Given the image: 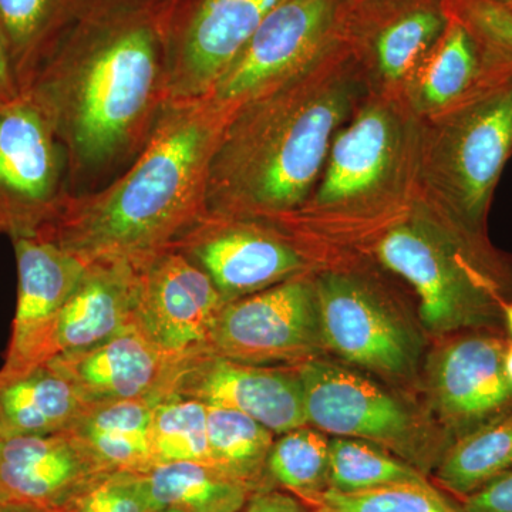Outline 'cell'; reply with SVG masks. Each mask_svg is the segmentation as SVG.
Here are the masks:
<instances>
[{
  "mask_svg": "<svg viewBox=\"0 0 512 512\" xmlns=\"http://www.w3.org/2000/svg\"><path fill=\"white\" fill-rule=\"evenodd\" d=\"M174 0H87L23 96L45 113L69 160L70 197L116 180L168 104Z\"/></svg>",
  "mask_w": 512,
  "mask_h": 512,
  "instance_id": "obj_1",
  "label": "cell"
},
{
  "mask_svg": "<svg viewBox=\"0 0 512 512\" xmlns=\"http://www.w3.org/2000/svg\"><path fill=\"white\" fill-rule=\"evenodd\" d=\"M375 92L350 39L229 114L208 165L204 215L276 222L311 197L333 138Z\"/></svg>",
  "mask_w": 512,
  "mask_h": 512,
  "instance_id": "obj_2",
  "label": "cell"
},
{
  "mask_svg": "<svg viewBox=\"0 0 512 512\" xmlns=\"http://www.w3.org/2000/svg\"><path fill=\"white\" fill-rule=\"evenodd\" d=\"M227 119L205 99L167 104L133 164L100 190L70 197L36 237L87 262L141 261L173 247L204 215L208 165Z\"/></svg>",
  "mask_w": 512,
  "mask_h": 512,
  "instance_id": "obj_3",
  "label": "cell"
},
{
  "mask_svg": "<svg viewBox=\"0 0 512 512\" xmlns=\"http://www.w3.org/2000/svg\"><path fill=\"white\" fill-rule=\"evenodd\" d=\"M421 119L402 94L372 92L333 138L311 197L274 222L296 241L325 231L384 229L417 197Z\"/></svg>",
  "mask_w": 512,
  "mask_h": 512,
  "instance_id": "obj_4",
  "label": "cell"
},
{
  "mask_svg": "<svg viewBox=\"0 0 512 512\" xmlns=\"http://www.w3.org/2000/svg\"><path fill=\"white\" fill-rule=\"evenodd\" d=\"M377 258L413 286L424 328L436 336L504 332L512 302V261L417 195L409 211L377 239ZM508 335V333H507Z\"/></svg>",
  "mask_w": 512,
  "mask_h": 512,
  "instance_id": "obj_5",
  "label": "cell"
},
{
  "mask_svg": "<svg viewBox=\"0 0 512 512\" xmlns=\"http://www.w3.org/2000/svg\"><path fill=\"white\" fill-rule=\"evenodd\" d=\"M512 156V64L485 69L473 89L421 120L417 195L458 227L488 238L495 187Z\"/></svg>",
  "mask_w": 512,
  "mask_h": 512,
  "instance_id": "obj_6",
  "label": "cell"
},
{
  "mask_svg": "<svg viewBox=\"0 0 512 512\" xmlns=\"http://www.w3.org/2000/svg\"><path fill=\"white\" fill-rule=\"evenodd\" d=\"M296 367L308 424L322 433L376 444L427 477L453 444L409 404L346 367L319 359Z\"/></svg>",
  "mask_w": 512,
  "mask_h": 512,
  "instance_id": "obj_7",
  "label": "cell"
},
{
  "mask_svg": "<svg viewBox=\"0 0 512 512\" xmlns=\"http://www.w3.org/2000/svg\"><path fill=\"white\" fill-rule=\"evenodd\" d=\"M360 0H284L261 23L205 100L229 114L348 42Z\"/></svg>",
  "mask_w": 512,
  "mask_h": 512,
  "instance_id": "obj_8",
  "label": "cell"
},
{
  "mask_svg": "<svg viewBox=\"0 0 512 512\" xmlns=\"http://www.w3.org/2000/svg\"><path fill=\"white\" fill-rule=\"evenodd\" d=\"M70 198L69 160L28 96L0 106V217L10 238L36 237Z\"/></svg>",
  "mask_w": 512,
  "mask_h": 512,
  "instance_id": "obj_9",
  "label": "cell"
},
{
  "mask_svg": "<svg viewBox=\"0 0 512 512\" xmlns=\"http://www.w3.org/2000/svg\"><path fill=\"white\" fill-rule=\"evenodd\" d=\"M315 279L299 275L225 303L207 352L251 365H302L325 348Z\"/></svg>",
  "mask_w": 512,
  "mask_h": 512,
  "instance_id": "obj_10",
  "label": "cell"
},
{
  "mask_svg": "<svg viewBox=\"0 0 512 512\" xmlns=\"http://www.w3.org/2000/svg\"><path fill=\"white\" fill-rule=\"evenodd\" d=\"M227 302L308 274L301 242L274 222L202 215L173 245Z\"/></svg>",
  "mask_w": 512,
  "mask_h": 512,
  "instance_id": "obj_11",
  "label": "cell"
},
{
  "mask_svg": "<svg viewBox=\"0 0 512 512\" xmlns=\"http://www.w3.org/2000/svg\"><path fill=\"white\" fill-rule=\"evenodd\" d=\"M325 345L346 362L393 377L412 376L419 339L362 276L348 271L315 276Z\"/></svg>",
  "mask_w": 512,
  "mask_h": 512,
  "instance_id": "obj_12",
  "label": "cell"
},
{
  "mask_svg": "<svg viewBox=\"0 0 512 512\" xmlns=\"http://www.w3.org/2000/svg\"><path fill=\"white\" fill-rule=\"evenodd\" d=\"M282 2L174 0L168 33V104L205 99Z\"/></svg>",
  "mask_w": 512,
  "mask_h": 512,
  "instance_id": "obj_13",
  "label": "cell"
},
{
  "mask_svg": "<svg viewBox=\"0 0 512 512\" xmlns=\"http://www.w3.org/2000/svg\"><path fill=\"white\" fill-rule=\"evenodd\" d=\"M510 342L504 332L468 330L448 336L431 359V404L453 443L512 412L504 369Z\"/></svg>",
  "mask_w": 512,
  "mask_h": 512,
  "instance_id": "obj_14",
  "label": "cell"
},
{
  "mask_svg": "<svg viewBox=\"0 0 512 512\" xmlns=\"http://www.w3.org/2000/svg\"><path fill=\"white\" fill-rule=\"evenodd\" d=\"M170 394L247 414L275 434L308 424L296 366L251 365L202 350L178 357Z\"/></svg>",
  "mask_w": 512,
  "mask_h": 512,
  "instance_id": "obj_15",
  "label": "cell"
},
{
  "mask_svg": "<svg viewBox=\"0 0 512 512\" xmlns=\"http://www.w3.org/2000/svg\"><path fill=\"white\" fill-rule=\"evenodd\" d=\"M138 268L136 328L168 356L207 350L227 303L210 276L174 248L141 259Z\"/></svg>",
  "mask_w": 512,
  "mask_h": 512,
  "instance_id": "obj_16",
  "label": "cell"
},
{
  "mask_svg": "<svg viewBox=\"0 0 512 512\" xmlns=\"http://www.w3.org/2000/svg\"><path fill=\"white\" fill-rule=\"evenodd\" d=\"M107 473L70 431L0 439V510L70 512Z\"/></svg>",
  "mask_w": 512,
  "mask_h": 512,
  "instance_id": "obj_17",
  "label": "cell"
},
{
  "mask_svg": "<svg viewBox=\"0 0 512 512\" xmlns=\"http://www.w3.org/2000/svg\"><path fill=\"white\" fill-rule=\"evenodd\" d=\"M450 20L448 0H360L349 39L373 90L403 96Z\"/></svg>",
  "mask_w": 512,
  "mask_h": 512,
  "instance_id": "obj_18",
  "label": "cell"
},
{
  "mask_svg": "<svg viewBox=\"0 0 512 512\" xmlns=\"http://www.w3.org/2000/svg\"><path fill=\"white\" fill-rule=\"evenodd\" d=\"M10 239L18 265V303L0 372L18 373L52 359L57 323L87 261L50 239Z\"/></svg>",
  "mask_w": 512,
  "mask_h": 512,
  "instance_id": "obj_19",
  "label": "cell"
},
{
  "mask_svg": "<svg viewBox=\"0 0 512 512\" xmlns=\"http://www.w3.org/2000/svg\"><path fill=\"white\" fill-rule=\"evenodd\" d=\"M178 357L158 350L130 326L94 348L59 355L49 365L72 384L86 406L168 396Z\"/></svg>",
  "mask_w": 512,
  "mask_h": 512,
  "instance_id": "obj_20",
  "label": "cell"
},
{
  "mask_svg": "<svg viewBox=\"0 0 512 512\" xmlns=\"http://www.w3.org/2000/svg\"><path fill=\"white\" fill-rule=\"evenodd\" d=\"M138 279V261L100 258L87 262L57 323L53 357L94 348L133 326Z\"/></svg>",
  "mask_w": 512,
  "mask_h": 512,
  "instance_id": "obj_21",
  "label": "cell"
},
{
  "mask_svg": "<svg viewBox=\"0 0 512 512\" xmlns=\"http://www.w3.org/2000/svg\"><path fill=\"white\" fill-rule=\"evenodd\" d=\"M86 404L49 363L0 372V439L69 431Z\"/></svg>",
  "mask_w": 512,
  "mask_h": 512,
  "instance_id": "obj_22",
  "label": "cell"
},
{
  "mask_svg": "<svg viewBox=\"0 0 512 512\" xmlns=\"http://www.w3.org/2000/svg\"><path fill=\"white\" fill-rule=\"evenodd\" d=\"M160 400L141 399L86 406L70 433L109 471L153 470L151 424Z\"/></svg>",
  "mask_w": 512,
  "mask_h": 512,
  "instance_id": "obj_23",
  "label": "cell"
},
{
  "mask_svg": "<svg viewBox=\"0 0 512 512\" xmlns=\"http://www.w3.org/2000/svg\"><path fill=\"white\" fill-rule=\"evenodd\" d=\"M485 73L476 37L451 13L446 32L404 90L421 120L437 116L476 86Z\"/></svg>",
  "mask_w": 512,
  "mask_h": 512,
  "instance_id": "obj_24",
  "label": "cell"
},
{
  "mask_svg": "<svg viewBox=\"0 0 512 512\" xmlns=\"http://www.w3.org/2000/svg\"><path fill=\"white\" fill-rule=\"evenodd\" d=\"M87 0H0V39L25 93L37 66Z\"/></svg>",
  "mask_w": 512,
  "mask_h": 512,
  "instance_id": "obj_25",
  "label": "cell"
},
{
  "mask_svg": "<svg viewBox=\"0 0 512 512\" xmlns=\"http://www.w3.org/2000/svg\"><path fill=\"white\" fill-rule=\"evenodd\" d=\"M512 473V412L454 441L434 470L437 487L458 501Z\"/></svg>",
  "mask_w": 512,
  "mask_h": 512,
  "instance_id": "obj_26",
  "label": "cell"
},
{
  "mask_svg": "<svg viewBox=\"0 0 512 512\" xmlns=\"http://www.w3.org/2000/svg\"><path fill=\"white\" fill-rule=\"evenodd\" d=\"M154 510L239 512L251 490L204 463H175L144 473Z\"/></svg>",
  "mask_w": 512,
  "mask_h": 512,
  "instance_id": "obj_27",
  "label": "cell"
},
{
  "mask_svg": "<svg viewBox=\"0 0 512 512\" xmlns=\"http://www.w3.org/2000/svg\"><path fill=\"white\" fill-rule=\"evenodd\" d=\"M274 431L235 410L208 407L210 464L251 490L274 488L266 477V463L274 446Z\"/></svg>",
  "mask_w": 512,
  "mask_h": 512,
  "instance_id": "obj_28",
  "label": "cell"
},
{
  "mask_svg": "<svg viewBox=\"0 0 512 512\" xmlns=\"http://www.w3.org/2000/svg\"><path fill=\"white\" fill-rule=\"evenodd\" d=\"M329 447L328 437L315 427L303 426L281 434L266 463L269 484L313 507L329 490Z\"/></svg>",
  "mask_w": 512,
  "mask_h": 512,
  "instance_id": "obj_29",
  "label": "cell"
},
{
  "mask_svg": "<svg viewBox=\"0 0 512 512\" xmlns=\"http://www.w3.org/2000/svg\"><path fill=\"white\" fill-rule=\"evenodd\" d=\"M329 490L360 493L430 478L390 451L367 441L335 437L329 447Z\"/></svg>",
  "mask_w": 512,
  "mask_h": 512,
  "instance_id": "obj_30",
  "label": "cell"
},
{
  "mask_svg": "<svg viewBox=\"0 0 512 512\" xmlns=\"http://www.w3.org/2000/svg\"><path fill=\"white\" fill-rule=\"evenodd\" d=\"M151 453L154 467L175 463L210 464L208 407L174 394L160 400L154 407L151 424Z\"/></svg>",
  "mask_w": 512,
  "mask_h": 512,
  "instance_id": "obj_31",
  "label": "cell"
},
{
  "mask_svg": "<svg viewBox=\"0 0 512 512\" xmlns=\"http://www.w3.org/2000/svg\"><path fill=\"white\" fill-rule=\"evenodd\" d=\"M315 505L333 512H464L460 501L431 481L389 485L360 493L326 490Z\"/></svg>",
  "mask_w": 512,
  "mask_h": 512,
  "instance_id": "obj_32",
  "label": "cell"
},
{
  "mask_svg": "<svg viewBox=\"0 0 512 512\" xmlns=\"http://www.w3.org/2000/svg\"><path fill=\"white\" fill-rule=\"evenodd\" d=\"M450 12L476 37L485 69L512 64V12L484 0H448Z\"/></svg>",
  "mask_w": 512,
  "mask_h": 512,
  "instance_id": "obj_33",
  "label": "cell"
},
{
  "mask_svg": "<svg viewBox=\"0 0 512 512\" xmlns=\"http://www.w3.org/2000/svg\"><path fill=\"white\" fill-rule=\"evenodd\" d=\"M144 474L113 471L99 478L70 512H154Z\"/></svg>",
  "mask_w": 512,
  "mask_h": 512,
  "instance_id": "obj_34",
  "label": "cell"
},
{
  "mask_svg": "<svg viewBox=\"0 0 512 512\" xmlns=\"http://www.w3.org/2000/svg\"><path fill=\"white\" fill-rule=\"evenodd\" d=\"M464 512H512V473L460 501Z\"/></svg>",
  "mask_w": 512,
  "mask_h": 512,
  "instance_id": "obj_35",
  "label": "cell"
},
{
  "mask_svg": "<svg viewBox=\"0 0 512 512\" xmlns=\"http://www.w3.org/2000/svg\"><path fill=\"white\" fill-rule=\"evenodd\" d=\"M309 507L295 495L281 488H265L249 495L239 512H308Z\"/></svg>",
  "mask_w": 512,
  "mask_h": 512,
  "instance_id": "obj_36",
  "label": "cell"
},
{
  "mask_svg": "<svg viewBox=\"0 0 512 512\" xmlns=\"http://www.w3.org/2000/svg\"><path fill=\"white\" fill-rule=\"evenodd\" d=\"M22 96L18 77L13 72L8 53H6L2 39H0V106L13 103Z\"/></svg>",
  "mask_w": 512,
  "mask_h": 512,
  "instance_id": "obj_37",
  "label": "cell"
},
{
  "mask_svg": "<svg viewBox=\"0 0 512 512\" xmlns=\"http://www.w3.org/2000/svg\"><path fill=\"white\" fill-rule=\"evenodd\" d=\"M504 369L505 375H507L508 382H510L512 387V342H510V345H508L507 352H505Z\"/></svg>",
  "mask_w": 512,
  "mask_h": 512,
  "instance_id": "obj_38",
  "label": "cell"
},
{
  "mask_svg": "<svg viewBox=\"0 0 512 512\" xmlns=\"http://www.w3.org/2000/svg\"><path fill=\"white\" fill-rule=\"evenodd\" d=\"M504 322L508 338H510L512 342V302H508L507 305L504 306Z\"/></svg>",
  "mask_w": 512,
  "mask_h": 512,
  "instance_id": "obj_39",
  "label": "cell"
},
{
  "mask_svg": "<svg viewBox=\"0 0 512 512\" xmlns=\"http://www.w3.org/2000/svg\"><path fill=\"white\" fill-rule=\"evenodd\" d=\"M484 2L491 3V5L500 6V8L511 10L512 0H484Z\"/></svg>",
  "mask_w": 512,
  "mask_h": 512,
  "instance_id": "obj_40",
  "label": "cell"
},
{
  "mask_svg": "<svg viewBox=\"0 0 512 512\" xmlns=\"http://www.w3.org/2000/svg\"><path fill=\"white\" fill-rule=\"evenodd\" d=\"M308 512H333L328 510V508L322 507V505H315V507H309Z\"/></svg>",
  "mask_w": 512,
  "mask_h": 512,
  "instance_id": "obj_41",
  "label": "cell"
},
{
  "mask_svg": "<svg viewBox=\"0 0 512 512\" xmlns=\"http://www.w3.org/2000/svg\"><path fill=\"white\" fill-rule=\"evenodd\" d=\"M0 234H6L5 222H3L2 217H0Z\"/></svg>",
  "mask_w": 512,
  "mask_h": 512,
  "instance_id": "obj_42",
  "label": "cell"
},
{
  "mask_svg": "<svg viewBox=\"0 0 512 512\" xmlns=\"http://www.w3.org/2000/svg\"><path fill=\"white\" fill-rule=\"evenodd\" d=\"M154 512H181V511H175V510H158Z\"/></svg>",
  "mask_w": 512,
  "mask_h": 512,
  "instance_id": "obj_43",
  "label": "cell"
},
{
  "mask_svg": "<svg viewBox=\"0 0 512 512\" xmlns=\"http://www.w3.org/2000/svg\"><path fill=\"white\" fill-rule=\"evenodd\" d=\"M0 512H3L2 510H0Z\"/></svg>",
  "mask_w": 512,
  "mask_h": 512,
  "instance_id": "obj_44",
  "label": "cell"
}]
</instances>
